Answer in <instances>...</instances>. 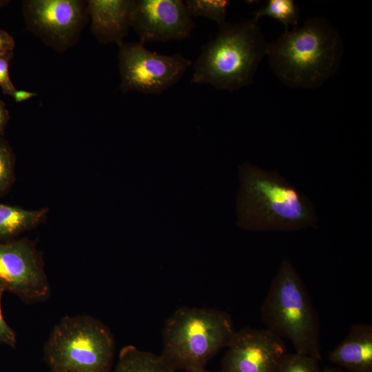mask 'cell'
Instances as JSON below:
<instances>
[{"mask_svg": "<svg viewBox=\"0 0 372 372\" xmlns=\"http://www.w3.org/2000/svg\"><path fill=\"white\" fill-rule=\"evenodd\" d=\"M238 225L253 231H294L318 225L313 203L276 171L239 167Z\"/></svg>", "mask_w": 372, "mask_h": 372, "instance_id": "1", "label": "cell"}, {"mask_svg": "<svg viewBox=\"0 0 372 372\" xmlns=\"http://www.w3.org/2000/svg\"><path fill=\"white\" fill-rule=\"evenodd\" d=\"M343 43L335 27L323 17L305 20L269 43L267 54L276 78L293 88L321 87L340 69Z\"/></svg>", "mask_w": 372, "mask_h": 372, "instance_id": "2", "label": "cell"}, {"mask_svg": "<svg viewBox=\"0 0 372 372\" xmlns=\"http://www.w3.org/2000/svg\"><path fill=\"white\" fill-rule=\"evenodd\" d=\"M259 20L254 18L220 28L214 38L202 46L192 64L191 82L217 90L237 91L250 85L267 54Z\"/></svg>", "mask_w": 372, "mask_h": 372, "instance_id": "3", "label": "cell"}, {"mask_svg": "<svg viewBox=\"0 0 372 372\" xmlns=\"http://www.w3.org/2000/svg\"><path fill=\"white\" fill-rule=\"evenodd\" d=\"M235 331L233 320L225 311L180 307L165 323L161 355L175 371L200 372L227 347Z\"/></svg>", "mask_w": 372, "mask_h": 372, "instance_id": "4", "label": "cell"}, {"mask_svg": "<svg viewBox=\"0 0 372 372\" xmlns=\"http://www.w3.org/2000/svg\"><path fill=\"white\" fill-rule=\"evenodd\" d=\"M266 329L287 339L295 352L322 360L318 313L300 274L284 259L260 311Z\"/></svg>", "mask_w": 372, "mask_h": 372, "instance_id": "5", "label": "cell"}, {"mask_svg": "<svg viewBox=\"0 0 372 372\" xmlns=\"http://www.w3.org/2000/svg\"><path fill=\"white\" fill-rule=\"evenodd\" d=\"M115 344L110 329L87 316H67L54 327L45 346L53 372L112 370Z\"/></svg>", "mask_w": 372, "mask_h": 372, "instance_id": "6", "label": "cell"}, {"mask_svg": "<svg viewBox=\"0 0 372 372\" xmlns=\"http://www.w3.org/2000/svg\"><path fill=\"white\" fill-rule=\"evenodd\" d=\"M118 46L120 89L124 94H161L180 80L192 65L180 54H161L147 50L140 41H123Z\"/></svg>", "mask_w": 372, "mask_h": 372, "instance_id": "7", "label": "cell"}, {"mask_svg": "<svg viewBox=\"0 0 372 372\" xmlns=\"http://www.w3.org/2000/svg\"><path fill=\"white\" fill-rule=\"evenodd\" d=\"M21 5L28 29L57 52L74 45L89 21L87 1L25 0Z\"/></svg>", "mask_w": 372, "mask_h": 372, "instance_id": "8", "label": "cell"}, {"mask_svg": "<svg viewBox=\"0 0 372 372\" xmlns=\"http://www.w3.org/2000/svg\"><path fill=\"white\" fill-rule=\"evenodd\" d=\"M0 287L25 302L49 294L41 257L27 239L0 242Z\"/></svg>", "mask_w": 372, "mask_h": 372, "instance_id": "9", "label": "cell"}, {"mask_svg": "<svg viewBox=\"0 0 372 372\" xmlns=\"http://www.w3.org/2000/svg\"><path fill=\"white\" fill-rule=\"evenodd\" d=\"M130 25L144 44L185 40L196 26L180 0H134Z\"/></svg>", "mask_w": 372, "mask_h": 372, "instance_id": "10", "label": "cell"}, {"mask_svg": "<svg viewBox=\"0 0 372 372\" xmlns=\"http://www.w3.org/2000/svg\"><path fill=\"white\" fill-rule=\"evenodd\" d=\"M221 362V372H276L287 353L284 340L269 330L236 331Z\"/></svg>", "mask_w": 372, "mask_h": 372, "instance_id": "11", "label": "cell"}, {"mask_svg": "<svg viewBox=\"0 0 372 372\" xmlns=\"http://www.w3.org/2000/svg\"><path fill=\"white\" fill-rule=\"evenodd\" d=\"M134 0H88L87 8L90 30L102 43H119L131 28Z\"/></svg>", "mask_w": 372, "mask_h": 372, "instance_id": "12", "label": "cell"}, {"mask_svg": "<svg viewBox=\"0 0 372 372\" xmlns=\"http://www.w3.org/2000/svg\"><path fill=\"white\" fill-rule=\"evenodd\" d=\"M329 360L349 372H372V325L354 324L329 355Z\"/></svg>", "mask_w": 372, "mask_h": 372, "instance_id": "13", "label": "cell"}, {"mask_svg": "<svg viewBox=\"0 0 372 372\" xmlns=\"http://www.w3.org/2000/svg\"><path fill=\"white\" fill-rule=\"evenodd\" d=\"M48 213L46 208L25 209L0 204V240L12 238L40 223Z\"/></svg>", "mask_w": 372, "mask_h": 372, "instance_id": "14", "label": "cell"}, {"mask_svg": "<svg viewBox=\"0 0 372 372\" xmlns=\"http://www.w3.org/2000/svg\"><path fill=\"white\" fill-rule=\"evenodd\" d=\"M112 372H176L161 357L133 345L120 351Z\"/></svg>", "mask_w": 372, "mask_h": 372, "instance_id": "15", "label": "cell"}, {"mask_svg": "<svg viewBox=\"0 0 372 372\" xmlns=\"http://www.w3.org/2000/svg\"><path fill=\"white\" fill-rule=\"evenodd\" d=\"M263 17H269L282 23L285 30L290 26L297 28L300 19V10L293 0H269L266 5L254 14V17L258 19Z\"/></svg>", "mask_w": 372, "mask_h": 372, "instance_id": "16", "label": "cell"}, {"mask_svg": "<svg viewBox=\"0 0 372 372\" xmlns=\"http://www.w3.org/2000/svg\"><path fill=\"white\" fill-rule=\"evenodd\" d=\"M186 8L192 17H200L216 22L219 27L225 25L231 1L228 0H187Z\"/></svg>", "mask_w": 372, "mask_h": 372, "instance_id": "17", "label": "cell"}, {"mask_svg": "<svg viewBox=\"0 0 372 372\" xmlns=\"http://www.w3.org/2000/svg\"><path fill=\"white\" fill-rule=\"evenodd\" d=\"M318 363L319 360L308 355L286 353L276 372H322Z\"/></svg>", "mask_w": 372, "mask_h": 372, "instance_id": "18", "label": "cell"}, {"mask_svg": "<svg viewBox=\"0 0 372 372\" xmlns=\"http://www.w3.org/2000/svg\"><path fill=\"white\" fill-rule=\"evenodd\" d=\"M14 156L8 143L0 137V195L6 192L14 181Z\"/></svg>", "mask_w": 372, "mask_h": 372, "instance_id": "19", "label": "cell"}, {"mask_svg": "<svg viewBox=\"0 0 372 372\" xmlns=\"http://www.w3.org/2000/svg\"><path fill=\"white\" fill-rule=\"evenodd\" d=\"M13 52H9L0 57V87L4 94L12 96L17 90L11 81L9 73V67Z\"/></svg>", "mask_w": 372, "mask_h": 372, "instance_id": "20", "label": "cell"}, {"mask_svg": "<svg viewBox=\"0 0 372 372\" xmlns=\"http://www.w3.org/2000/svg\"><path fill=\"white\" fill-rule=\"evenodd\" d=\"M4 290L0 287V342L14 347L16 344V335L5 321L1 308V299Z\"/></svg>", "mask_w": 372, "mask_h": 372, "instance_id": "21", "label": "cell"}, {"mask_svg": "<svg viewBox=\"0 0 372 372\" xmlns=\"http://www.w3.org/2000/svg\"><path fill=\"white\" fill-rule=\"evenodd\" d=\"M14 46L13 37L5 30L0 29V57L13 52Z\"/></svg>", "mask_w": 372, "mask_h": 372, "instance_id": "22", "label": "cell"}, {"mask_svg": "<svg viewBox=\"0 0 372 372\" xmlns=\"http://www.w3.org/2000/svg\"><path fill=\"white\" fill-rule=\"evenodd\" d=\"M37 96L36 92L24 90H16L12 94V97L17 103H21Z\"/></svg>", "mask_w": 372, "mask_h": 372, "instance_id": "23", "label": "cell"}, {"mask_svg": "<svg viewBox=\"0 0 372 372\" xmlns=\"http://www.w3.org/2000/svg\"><path fill=\"white\" fill-rule=\"evenodd\" d=\"M9 121V112L3 101L0 99V137L3 134Z\"/></svg>", "mask_w": 372, "mask_h": 372, "instance_id": "24", "label": "cell"}, {"mask_svg": "<svg viewBox=\"0 0 372 372\" xmlns=\"http://www.w3.org/2000/svg\"><path fill=\"white\" fill-rule=\"evenodd\" d=\"M322 372H344L339 368L326 366L322 370Z\"/></svg>", "mask_w": 372, "mask_h": 372, "instance_id": "25", "label": "cell"}, {"mask_svg": "<svg viewBox=\"0 0 372 372\" xmlns=\"http://www.w3.org/2000/svg\"><path fill=\"white\" fill-rule=\"evenodd\" d=\"M10 2L9 0H0V9L8 5Z\"/></svg>", "mask_w": 372, "mask_h": 372, "instance_id": "26", "label": "cell"}, {"mask_svg": "<svg viewBox=\"0 0 372 372\" xmlns=\"http://www.w3.org/2000/svg\"><path fill=\"white\" fill-rule=\"evenodd\" d=\"M200 372H211V371H207L206 369H205V370H203V371H200ZM216 372H221V371H216Z\"/></svg>", "mask_w": 372, "mask_h": 372, "instance_id": "27", "label": "cell"}, {"mask_svg": "<svg viewBox=\"0 0 372 372\" xmlns=\"http://www.w3.org/2000/svg\"><path fill=\"white\" fill-rule=\"evenodd\" d=\"M52 372H53V371H52ZM61 372H71V371H61ZM103 372H112V370H110V371H103Z\"/></svg>", "mask_w": 372, "mask_h": 372, "instance_id": "28", "label": "cell"}]
</instances>
